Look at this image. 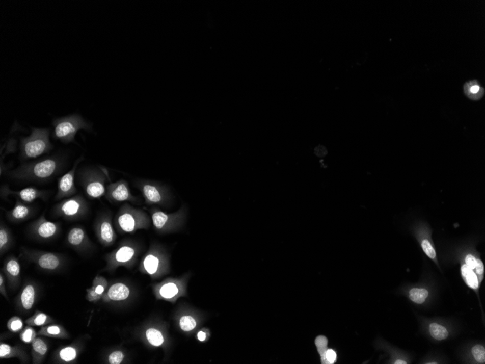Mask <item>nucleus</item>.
I'll list each match as a JSON object with an SVG mask.
<instances>
[{"label":"nucleus","instance_id":"nucleus-42","mask_svg":"<svg viewBox=\"0 0 485 364\" xmlns=\"http://www.w3.org/2000/svg\"><path fill=\"white\" fill-rule=\"evenodd\" d=\"M421 246H422L423 250L428 257L431 259H435L436 257V252L428 240H423Z\"/></svg>","mask_w":485,"mask_h":364},{"label":"nucleus","instance_id":"nucleus-14","mask_svg":"<svg viewBox=\"0 0 485 364\" xmlns=\"http://www.w3.org/2000/svg\"><path fill=\"white\" fill-rule=\"evenodd\" d=\"M131 295V290L124 283H116L105 290L102 297L104 302H119L125 301Z\"/></svg>","mask_w":485,"mask_h":364},{"label":"nucleus","instance_id":"nucleus-11","mask_svg":"<svg viewBox=\"0 0 485 364\" xmlns=\"http://www.w3.org/2000/svg\"><path fill=\"white\" fill-rule=\"evenodd\" d=\"M3 271L8 282L10 290H15L19 287L20 283V266L18 259L15 257H10L4 262Z\"/></svg>","mask_w":485,"mask_h":364},{"label":"nucleus","instance_id":"nucleus-16","mask_svg":"<svg viewBox=\"0 0 485 364\" xmlns=\"http://www.w3.org/2000/svg\"><path fill=\"white\" fill-rule=\"evenodd\" d=\"M67 242L69 246L78 251L85 250L91 246L86 232L80 227L73 228L68 232Z\"/></svg>","mask_w":485,"mask_h":364},{"label":"nucleus","instance_id":"nucleus-17","mask_svg":"<svg viewBox=\"0 0 485 364\" xmlns=\"http://www.w3.org/2000/svg\"><path fill=\"white\" fill-rule=\"evenodd\" d=\"M155 252L148 253L142 262V271L151 277H156L162 271L163 263Z\"/></svg>","mask_w":485,"mask_h":364},{"label":"nucleus","instance_id":"nucleus-12","mask_svg":"<svg viewBox=\"0 0 485 364\" xmlns=\"http://www.w3.org/2000/svg\"><path fill=\"white\" fill-rule=\"evenodd\" d=\"M95 231L97 239L102 245H111L115 241V232H114L110 219L107 217H102L99 220H97L95 224Z\"/></svg>","mask_w":485,"mask_h":364},{"label":"nucleus","instance_id":"nucleus-46","mask_svg":"<svg viewBox=\"0 0 485 364\" xmlns=\"http://www.w3.org/2000/svg\"><path fill=\"white\" fill-rule=\"evenodd\" d=\"M474 270H476V273H477L478 275H480V276L484 273V265H483V263L481 262V259H476V266Z\"/></svg>","mask_w":485,"mask_h":364},{"label":"nucleus","instance_id":"nucleus-3","mask_svg":"<svg viewBox=\"0 0 485 364\" xmlns=\"http://www.w3.org/2000/svg\"><path fill=\"white\" fill-rule=\"evenodd\" d=\"M52 124L55 138L63 143H72L75 141L76 133L82 129H91V125L78 114L56 119Z\"/></svg>","mask_w":485,"mask_h":364},{"label":"nucleus","instance_id":"nucleus-15","mask_svg":"<svg viewBox=\"0 0 485 364\" xmlns=\"http://www.w3.org/2000/svg\"><path fill=\"white\" fill-rule=\"evenodd\" d=\"M18 358L22 363H30V355L24 348L20 345H11L7 343H0V359Z\"/></svg>","mask_w":485,"mask_h":364},{"label":"nucleus","instance_id":"nucleus-21","mask_svg":"<svg viewBox=\"0 0 485 364\" xmlns=\"http://www.w3.org/2000/svg\"><path fill=\"white\" fill-rule=\"evenodd\" d=\"M32 213V210L30 206L20 201H17L13 209L8 211L7 215L10 221L13 223H19L28 218Z\"/></svg>","mask_w":485,"mask_h":364},{"label":"nucleus","instance_id":"nucleus-5","mask_svg":"<svg viewBox=\"0 0 485 364\" xmlns=\"http://www.w3.org/2000/svg\"><path fill=\"white\" fill-rule=\"evenodd\" d=\"M88 211V205L85 199L80 196H75L63 201L56 205L55 213L59 217L68 220L82 218Z\"/></svg>","mask_w":485,"mask_h":364},{"label":"nucleus","instance_id":"nucleus-23","mask_svg":"<svg viewBox=\"0 0 485 364\" xmlns=\"http://www.w3.org/2000/svg\"><path fill=\"white\" fill-rule=\"evenodd\" d=\"M144 339L146 340L147 343L151 346L158 348V347L163 346L165 343V337L164 333L160 329L156 327H148L145 329L143 332Z\"/></svg>","mask_w":485,"mask_h":364},{"label":"nucleus","instance_id":"nucleus-6","mask_svg":"<svg viewBox=\"0 0 485 364\" xmlns=\"http://www.w3.org/2000/svg\"><path fill=\"white\" fill-rule=\"evenodd\" d=\"M117 224L122 231L131 233L146 226V218L139 211L126 210L121 212L117 217Z\"/></svg>","mask_w":485,"mask_h":364},{"label":"nucleus","instance_id":"nucleus-8","mask_svg":"<svg viewBox=\"0 0 485 364\" xmlns=\"http://www.w3.org/2000/svg\"><path fill=\"white\" fill-rule=\"evenodd\" d=\"M83 342L77 340L71 344L61 347L56 350L52 355V363L60 364H72L77 362L78 357L83 352Z\"/></svg>","mask_w":485,"mask_h":364},{"label":"nucleus","instance_id":"nucleus-13","mask_svg":"<svg viewBox=\"0 0 485 364\" xmlns=\"http://www.w3.org/2000/svg\"><path fill=\"white\" fill-rule=\"evenodd\" d=\"M81 160H78L75 164L74 167L72 170H70L67 173L63 175L61 177L59 182V191H58L57 196L56 199L61 200L63 198L69 197L71 195L75 194L76 191V187L74 184L75 172H76V167L78 164L81 162Z\"/></svg>","mask_w":485,"mask_h":364},{"label":"nucleus","instance_id":"nucleus-10","mask_svg":"<svg viewBox=\"0 0 485 364\" xmlns=\"http://www.w3.org/2000/svg\"><path fill=\"white\" fill-rule=\"evenodd\" d=\"M136 249L132 246L124 245L119 247L106 258L107 266L105 270H113L120 266L130 265L136 257Z\"/></svg>","mask_w":485,"mask_h":364},{"label":"nucleus","instance_id":"nucleus-36","mask_svg":"<svg viewBox=\"0 0 485 364\" xmlns=\"http://www.w3.org/2000/svg\"><path fill=\"white\" fill-rule=\"evenodd\" d=\"M8 330L12 333H18L24 328V322L18 316H13L7 323Z\"/></svg>","mask_w":485,"mask_h":364},{"label":"nucleus","instance_id":"nucleus-25","mask_svg":"<svg viewBox=\"0 0 485 364\" xmlns=\"http://www.w3.org/2000/svg\"><path fill=\"white\" fill-rule=\"evenodd\" d=\"M56 322L52 316L47 315V314L42 312L40 310L36 311L33 316L27 319L25 321V324L26 325L37 327V326H44L48 325V324H53Z\"/></svg>","mask_w":485,"mask_h":364},{"label":"nucleus","instance_id":"nucleus-43","mask_svg":"<svg viewBox=\"0 0 485 364\" xmlns=\"http://www.w3.org/2000/svg\"><path fill=\"white\" fill-rule=\"evenodd\" d=\"M6 278L3 276V272L0 273V293L7 300H9L6 288Z\"/></svg>","mask_w":485,"mask_h":364},{"label":"nucleus","instance_id":"nucleus-39","mask_svg":"<svg viewBox=\"0 0 485 364\" xmlns=\"http://www.w3.org/2000/svg\"><path fill=\"white\" fill-rule=\"evenodd\" d=\"M125 359V354L121 350H114L111 352L107 356V363L121 364Z\"/></svg>","mask_w":485,"mask_h":364},{"label":"nucleus","instance_id":"nucleus-26","mask_svg":"<svg viewBox=\"0 0 485 364\" xmlns=\"http://www.w3.org/2000/svg\"><path fill=\"white\" fill-rule=\"evenodd\" d=\"M464 91L466 96L474 100H479L484 94V89L481 86L477 80L467 82L464 85Z\"/></svg>","mask_w":485,"mask_h":364},{"label":"nucleus","instance_id":"nucleus-22","mask_svg":"<svg viewBox=\"0 0 485 364\" xmlns=\"http://www.w3.org/2000/svg\"><path fill=\"white\" fill-rule=\"evenodd\" d=\"M85 190L89 197L92 199H99L105 194L104 183L97 177L89 178L85 183Z\"/></svg>","mask_w":485,"mask_h":364},{"label":"nucleus","instance_id":"nucleus-1","mask_svg":"<svg viewBox=\"0 0 485 364\" xmlns=\"http://www.w3.org/2000/svg\"><path fill=\"white\" fill-rule=\"evenodd\" d=\"M62 165V159L59 157H48L23 166L14 171L13 176L20 179L43 180L53 176Z\"/></svg>","mask_w":485,"mask_h":364},{"label":"nucleus","instance_id":"nucleus-27","mask_svg":"<svg viewBox=\"0 0 485 364\" xmlns=\"http://www.w3.org/2000/svg\"><path fill=\"white\" fill-rule=\"evenodd\" d=\"M179 292L178 287L173 282H167L157 287L156 294L159 298L164 300H171L177 295Z\"/></svg>","mask_w":485,"mask_h":364},{"label":"nucleus","instance_id":"nucleus-19","mask_svg":"<svg viewBox=\"0 0 485 364\" xmlns=\"http://www.w3.org/2000/svg\"><path fill=\"white\" fill-rule=\"evenodd\" d=\"M2 191H4V193H2V194L14 195L18 199L25 203L32 202V201H35L36 199H39V198H43L45 196V192H44V191H39V190L32 187L25 188V189L20 190L19 191H10V190L7 189H3Z\"/></svg>","mask_w":485,"mask_h":364},{"label":"nucleus","instance_id":"nucleus-9","mask_svg":"<svg viewBox=\"0 0 485 364\" xmlns=\"http://www.w3.org/2000/svg\"><path fill=\"white\" fill-rule=\"evenodd\" d=\"M59 224L49 221L43 216L36 220L30 228V233L34 238L41 241L53 238L59 233Z\"/></svg>","mask_w":485,"mask_h":364},{"label":"nucleus","instance_id":"nucleus-38","mask_svg":"<svg viewBox=\"0 0 485 364\" xmlns=\"http://www.w3.org/2000/svg\"><path fill=\"white\" fill-rule=\"evenodd\" d=\"M181 329L184 331L194 330L196 326V321L191 316H184L180 320Z\"/></svg>","mask_w":485,"mask_h":364},{"label":"nucleus","instance_id":"nucleus-47","mask_svg":"<svg viewBox=\"0 0 485 364\" xmlns=\"http://www.w3.org/2000/svg\"><path fill=\"white\" fill-rule=\"evenodd\" d=\"M197 337L199 341H204V340L206 339V334L205 332H203V331H199V332L198 333Z\"/></svg>","mask_w":485,"mask_h":364},{"label":"nucleus","instance_id":"nucleus-34","mask_svg":"<svg viewBox=\"0 0 485 364\" xmlns=\"http://www.w3.org/2000/svg\"><path fill=\"white\" fill-rule=\"evenodd\" d=\"M37 335L33 326L27 325L20 331L19 336L20 340L25 344H32V342L37 337Z\"/></svg>","mask_w":485,"mask_h":364},{"label":"nucleus","instance_id":"nucleus-18","mask_svg":"<svg viewBox=\"0 0 485 364\" xmlns=\"http://www.w3.org/2000/svg\"><path fill=\"white\" fill-rule=\"evenodd\" d=\"M48 350L49 345L47 341L42 337H36L32 343V363H43Z\"/></svg>","mask_w":485,"mask_h":364},{"label":"nucleus","instance_id":"nucleus-4","mask_svg":"<svg viewBox=\"0 0 485 364\" xmlns=\"http://www.w3.org/2000/svg\"><path fill=\"white\" fill-rule=\"evenodd\" d=\"M24 253L27 259L43 271L56 272L62 269L65 265L64 258L56 253L28 250H25Z\"/></svg>","mask_w":485,"mask_h":364},{"label":"nucleus","instance_id":"nucleus-32","mask_svg":"<svg viewBox=\"0 0 485 364\" xmlns=\"http://www.w3.org/2000/svg\"><path fill=\"white\" fill-rule=\"evenodd\" d=\"M429 331L432 336L436 340H445L448 336V331L446 328L436 323H432L430 324Z\"/></svg>","mask_w":485,"mask_h":364},{"label":"nucleus","instance_id":"nucleus-30","mask_svg":"<svg viewBox=\"0 0 485 364\" xmlns=\"http://www.w3.org/2000/svg\"><path fill=\"white\" fill-rule=\"evenodd\" d=\"M13 239L10 230L6 227L1 224L0 227V252L3 255L8 249L11 247Z\"/></svg>","mask_w":485,"mask_h":364},{"label":"nucleus","instance_id":"nucleus-33","mask_svg":"<svg viewBox=\"0 0 485 364\" xmlns=\"http://www.w3.org/2000/svg\"><path fill=\"white\" fill-rule=\"evenodd\" d=\"M107 286H109V283H107V280L105 279L104 277L97 276H95V278H94L93 281H92L91 287L95 290L96 293L101 295V296H103L105 290H107Z\"/></svg>","mask_w":485,"mask_h":364},{"label":"nucleus","instance_id":"nucleus-24","mask_svg":"<svg viewBox=\"0 0 485 364\" xmlns=\"http://www.w3.org/2000/svg\"><path fill=\"white\" fill-rule=\"evenodd\" d=\"M109 196L111 199L117 201H127L131 199L130 192L127 185L122 182L112 186L110 188Z\"/></svg>","mask_w":485,"mask_h":364},{"label":"nucleus","instance_id":"nucleus-20","mask_svg":"<svg viewBox=\"0 0 485 364\" xmlns=\"http://www.w3.org/2000/svg\"><path fill=\"white\" fill-rule=\"evenodd\" d=\"M38 335L55 339L66 340L70 338L69 333L65 329L64 326L60 324H50L42 326L39 329Z\"/></svg>","mask_w":485,"mask_h":364},{"label":"nucleus","instance_id":"nucleus-28","mask_svg":"<svg viewBox=\"0 0 485 364\" xmlns=\"http://www.w3.org/2000/svg\"><path fill=\"white\" fill-rule=\"evenodd\" d=\"M143 195L147 201L152 204H158L162 201L161 193L158 188L151 184H146L142 188Z\"/></svg>","mask_w":485,"mask_h":364},{"label":"nucleus","instance_id":"nucleus-37","mask_svg":"<svg viewBox=\"0 0 485 364\" xmlns=\"http://www.w3.org/2000/svg\"><path fill=\"white\" fill-rule=\"evenodd\" d=\"M315 345L316 347H317V350H318V353H320L322 363H327L326 360V353L328 350L327 338L324 336H317L315 340Z\"/></svg>","mask_w":485,"mask_h":364},{"label":"nucleus","instance_id":"nucleus-41","mask_svg":"<svg viewBox=\"0 0 485 364\" xmlns=\"http://www.w3.org/2000/svg\"><path fill=\"white\" fill-rule=\"evenodd\" d=\"M86 292L87 293L85 298H86L88 301L96 303V302L100 301V300H102V296L96 293L92 287L87 289Z\"/></svg>","mask_w":485,"mask_h":364},{"label":"nucleus","instance_id":"nucleus-2","mask_svg":"<svg viewBox=\"0 0 485 364\" xmlns=\"http://www.w3.org/2000/svg\"><path fill=\"white\" fill-rule=\"evenodd\" d=\"M52 149L47 129H33L32 134L20 142V157L23 160L37 159Z\"/></svg>","mask_w":485,"mask_h":364},{"label":"nucleus","instance_id":"nucleus-48","mask_svg":"<svg viewBox=\"0 0 485 364\" xmlns=\"http://www.w3.org/2000/svg\"><path fill=\"white\" fill-rule=\"evenodd\" d=\"M396 363V364H406V363H406V361H404V360H397V361H396L395 363Z\"/></svg>","mask_w":485,"mask_h":364},{"label":"nucleus","instance_id":"nucleus-40","mask_svg":"<svg viewBox=\"0 0 485 364\" xmlns=\"http://www.w3.org/2000/svg\"><path fill=\"white\" fill-rule=\"evenodd\" d=\"M472 354L476 361L484 363L485 362V349L481 345H475L472 348Z\"/></svg>","mask_w":485,"mask_h":364},{"label":"nucleus","instance_id":"nucleus-29","mask_svg":"<svg viewBox=\"0 0 485 364\" xmlns=\"http://www.w3.org/2000/svg\"><path fill=\"white\" fill-rule=\"evenodd\" d=\"M461 273H462L463 278L467 283L468 286L471 287V289H474V290L478 288L479 280H478L477 276L472 269L468 267L466 264L463 265L462 267H461Z\"/></svg>","mask_w":485,"mask_h":364},{"label":"nucleus","instance_id":"nucleus-45","mask_svg":"<svg viewBox=\"0 0 485 364\" xmlns=\"http://www.w3.org/2000/svg\"><path fill=\"white\" fill-rule=\"evenodd\" d=\"M476 259L474 256L469 254L467 257H466V265L471 268V269L474 270L476 266Z\"/></svg>","mask_w":485,"mask_h":364},{"label":"nucleus","instance_id":"nucleus-31","mask_svg":"<svg viewBox=\"0 0 485 364\" xmlns=\"http://www.w3.org/2000/svg\"><path fill=\"white\" fill-rule=\"evenodd\" d=\"M170 218V215L160 211L154 212L152 215L153 225L158 230H163L167 226Z\"/></svg>","mask_w":485,"mask_h":364},{"label":"nucleus","instance_id":"nucleus-7","mask_svg":"<svg viewBox=\"0 0 485 364\" xmlns=\"http://www.w3.org/2000/svg\"><path fill=\"white\" fill-rule=\"evenodd\" d=\"M39 297V287L34 281H26L17 297V309L20 313L30 312L36 305Z\"/></svg>","mask_w":485,"mask_h":364},{"label":"nucleus","instance_id":"nucleus-44","mask_svg":"<svg viewBox=\"0 0 485 364\" xmlns=\"http://www.w3.org/2000/svg\"><path fill=\"white\" fill-rule=\"evenodd\" d=\"M326 360L327 363H334L336 360V352L332 349H328L326 353Z\"/></svg>","mask_w":485,"mask_h":364},{"label":"nucleus","instance_id":"nucleus-35","mask_svg":"<svg viewBox=\"0 0 485 364\" xmlns=\"http://www.w3.org/2000/svg\"><path fill=\"white\" fill-rule=\"evenodd\" d=\"M428 296V292L425 289H412L410 292V299L418 304H422Z\"/></svg>","mask_w":485,"mask_h":364}]
</instances>
